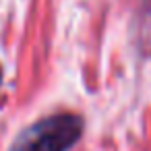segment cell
I'll return each mask as SVG.
<instances>
[{"label": "cell", "instance_id": "1", "mask_svg": "<svg viewBox=\"0 0 151 151\" xmlns=\"http://www.w3.org/2000/svg\"><path fill=\"white\" fill-rule=\"evenodd\" d=\"M83 118L77 114H52L21 130L11 151H70L83 134Z\"/></svg>", "mask_w": 151, "mask_h": 151}, {"label": "cell", "instance_id": "2", "mask_svg": "<svg viewBox=\"0 0 151 151\" xmlns=\"http://www.w3.org/2000/svg\"><path fill=\"white\" fill-rule=\"evenodd\" d=\"M0 79H2V70H0Z\"/></svg>", "mask_w": 151, "mask_h": 151}]
</instances>
